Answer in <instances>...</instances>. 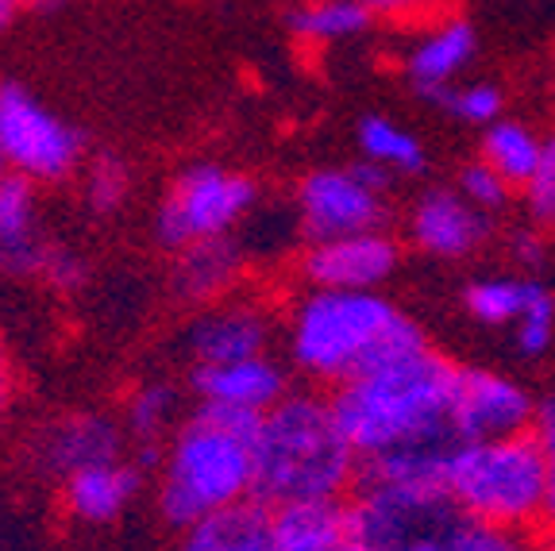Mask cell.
Here are the masks:
<instances>
[{
  "mask_svg": "<svg viewBox=\"0 0 555 551\" xmlns=\"http://www.w3.org/2000/svg\"><path fill=\"white\" fill-rule=\"evenodd\" d=\"M289 371L312 386L339 382L425 351L428 336L409 312L378 290H305L286 309Z\"/></svg>",
  "mask_w": 555,
  "mask_h": 551,
  "instance_id": "cell-1",
  "label": "cell"
},
{
  "mask_svg": "<svg viewBox=\"0 0 555 551\" xmlns=\"http://www.w3.org/2000/svg\"><path fill=\"white\" fill-rule=\"evenodd\" d=\"M455 371L460 367L428 344L425 351L382 362L328 389L332 413L356 456L366 463L413 444H451Z\"/></svg>",
  "mask_w": 555,
  "mask_h": 551,
  "instance_id": "cell-2",
  "label": "cell"
},
{
  "mask_svg": "<svg viewBox=\"0 0 555 551\" xmlns=\"http://www.w3.org/2000/svg\"><path fill=\"white\" fill-rule=\"evenodd\" d=\"M262 417L193 406L158 451V509L185 533L224 505L255 498V432Z\"/></svg>",
  "mask_w": 555,
  "mask_h": 551,
  "instance_id": "cell-3",
  "label": "cell"
},
{
  "mask_svg": "<svg viewBox=\"0 0 555 551\" xmlns=\"http://www.w3.org/2000/svg\"><path fill=\"white\" fill-rule=\"evenodd\" d=\"M363 459L347 444L328 394L289 389L255 432V498L267 505L347 498Z\"/></svg>",
  "mask_w": 555,
  "mask_h": 551,
  "instance_id": "cell-4",
  "label": "cell"
},
{
  "mask_svg": "<svg viewBox=\"0 0 555 551\" xmlns=\"http://www.w3.org/2000/svg\"><path fill=\"white\" fill-rule=\"evenodd\" d=\"M547 471L532 432L455 444L448 459V498L463 517L532 533L544 528Z\"/></svg>",
  "mask_w": 555,
  "mask_h": 551,
  "instance_id": "cell-5",
  "label": "cell"
},
{
  "mask_svg": "<svg viewBox=\"0 0 555 551\" xmlns=\"http://www.w3.org/2000/svg\"><path fill=\"white\" fill-rule=\"evenodd\" d=\"M259 185L247 174L220 163H193L170 181L155 213V240L166 251H185L193 243L235 235L251 216Z\"/></svg>",
  "mask_w": 555,
  "mask_h": 551,
  "instance_id": "cell-6",
  "label": "cell"
},
{
  "mask_svg": "<svg viewBox=\"0 0 555 551\" xmlns=\"http://www.w3.org/2000/svg\"><path fill=\"white\" fill-rule=\"evenodd\" d=\"M398 174L359 158L351 166H324L297 185V232L309 240H336L356 232H386L390 185Z\"/></svg>",
  "mask_w": 555,
  "mask_h": 551,
  "instance_id": "cell-7",
  "label": "cell"
},
{
  "mask_svg": "<svg viewBox=\"0 0 555 551\" xmlns=\"http://www.w3.org/2000/svg\"><path fill=\"white\" fill-rule=\"evenodd\" d=\"M0 158L4 170L35 181L59 185L74 178L86 163V139L74 124L54 116L31 89L0 86Z\"/></svg>",
  "mask_w": 555,
  "mask_h": 551,
  "instance_id": "cell-8",
  "label": "cell"
},
{
  "mask_svg": "<svg viewBox=\"0 0 555 551\" xmlns=\"http://www.w3.org/2000/svg\"><path fill=\"white\" fill-rule=\"evenodd\" d=\"M532 394L509 374L486 371V367H460L455 394H451V432L460 444L475 439H505L532 432L537 421Z\"/></svg>",
  "mask_w": 555,
  "mask_h": 551,
  "instance_id": "cell-9",
  "label": "cell"
},
{
  "mask_svg": "<svg viewBox=\"0 0 555 551\" xmlns=\"http://www.w3.org/2000/svg\"><path fill=\"white\" fill-rule=\"evenodd\" d=\"M278 336V312L251 293H228L220 302L201 305L185 328V347L193 362H232L270 355Z\"/></svg>",
  "mask_w": 555,
  "mask_h": 551,
  "instance_id": "cell-10",
  "label": "cell"
},
{
  "mask_svg": "<svg viewBox=\"0 0 555 551\" xmlns=\"http://www.w3.org/2000/svg\"><path fill=\"white\" fill-rule=\"evenodd\" d=\"M401 262L390 232H356L336 240H309L297 255L305 290H382Z\"/></svg>",
  "mask_w": 555,
  "mask_h": 551,
  "instance_id": "cell-11",
  "label": "cell"
},
{
  "mask_svg": "<svg viewBox=\"0 0 555 551\" xmlns=\"http://www.w3.org/2000/svg\"><path fill=\"white\" fill-rule=\"evenodd\" d=\"M448 513H455L448 494H421V490H405V486L371 483V478H359L356 490H351L356 536L382 543V548L390 551H401L413 536L433 528Z\"/></svg>",
  "mask_w": 555,
  "mask_h": 551,
  "instance_id": "cell-12",
  "label": "cell"
},
{
  "mask_svg": "<svg viewBox=\"0 0 555 551\" xmlns=\"http://www.w3.org/2000/svg\"><path fill=\"white\" fill-rule=\"evenodd\" d=\"M405 232L421 255L443 262H460L470 259L494 225H490V213L475 208L460 190H448V185H433L421 197L413 201L405 216Z\"/></svg>",
  "mask_w": 555,
  "mask_h": 551,
  "instance_id": "cell-13",
  "label": "cell"
},
{
  "mask_svg": "<svg viewBox=\"0 0 555 551\" xmlns=\"http://www.w3.org/2000/svg\"><path fill=\"white\" fill-rule=\"evenodd\" d=\"M289 389H294L289 386V367L270 359V355H251V359L232 362H193L190 367V394L197 406L267 417Z\"/></svg>",
  "mask_w": 555,
  "mask_h": 551,
  "instance_id": "cell-14",
  "label": "cell"
},
{
  "mask_svg": "<svg viewBox=\"0 0 555 551\" xmlns=\"http://www.w3.org/2000/svg\"><path fill=\"white\" fill-rule=\"evenodd\" d=\"M124 444H128V432L116 417L66 413L31 439V471L62 483L81 466L124 456Z\"/></svg>",
  "mask_w": 555,
  "mask_h": 551,
  "instance_id": "cell-15",
  "label": "cell"
},
{
  "mask_svg": "<svg viewBox=\"0 0 555 551\" xmlns=\"http://www.w3.org/2000/svg\"><path fill=\"white\" fill-rule=\"evenodd\" d=\"M54 243L43 235L39 185L20 174H0V274L4 278H43Z\"/></svg>",
  "mask_w": 555,
  "mask_h": 551,
  "instance_id": "cell-16",
  "label": "cell"
},
{
  "mask_svg": "<svg viewBox=\"0 0 555 551\" xmlns=\"http://www.w3.org/2000/svg\"><path fill=\"white\" fill-rule=\"evenodd\" d=\"M62 509L78 525H113L135 505L139 490H143V471L131 463L128 456L101 459L69 478H62Z\"/></svg>",
  "mask_w": 555,
  "mask_h": 551,
  "instance_id": "cell-17",
  "label": "cell"
},
{
  "mask_svg": "<svg viewBox=\"0 0 555 551\" xmlns=\"http://www.w3.org/2000/svg\"><path fill=\"white\" fill-rule=\"evenodd\" d=\"M270 525H274V551H344L356 540L351 494L270 505Z\"/></svg>",
  "mask_w": 555,
  "mask_h": 551,
  "instance_id": "cell-18",
  "label": "cell"
},
{
  "mask_svg": "<svg viewBox=\"0 0 555 551\" xmlns=\"http://www.w3.org/2000/svg\"><path fill=\"white\" fill-rule=\"evenodd\" d=\"M247 270V251L235 235H220V240L193 243L185 251H173V270L170 282L173 293L185 305H212L228 293H235V285L243 282Z\"/></svg>",
  "mask_w": 555,
  "mask_h": 551,
  "instance_id": "cell-19",
  "label": "cell"
},
{
  "mask_svg": "<svg viewBox=\"0 0 555 551\" xmlns=\"http://www.w3.org/2000/svg\"><path fill=\"white\" fill-rule=\"evenodd\" d=\"M475 51H478L475 27H470L467 20H451V24L428 31L425 39L413 47V54H409V62H405V74L416 93L425 97V101H436L440 89L455 86V78L470 66Z\"/></svg>",
  "mask_w": 555,
  "mask_h": 551,
  "instance_id": "cell-20",
  "label": "cell"
},
{
  "mask_svg": "<svg viewBox=\"0 0 555 551\" xmlns=\"http://www.w3.org/2000/svg\"><path fill=\"white\" fill-rule=\"evenodd\" d=\"M182 551H274L270 505L259 498H243L208 513L182 533Z\"/></svg>",
  "mask_w": 555,
  "mask_h": 551,
  "instance_id": "cell-21",
  "label": "cell"
},
{
  "mask_svg": "<svg viewBox=\"0 0 555 551\" xmlns=\"http://www.w3.org/2000/svg\"><path fill=\"white\" fill-rule=\"evenodd\" d=\"M401 551H537V543L529 540V533L486 525V521L463 517L455 509L443 521H436L433 528L413 536Z\"/></svg>",
  "mask_w": 555,
  "mask_h": 551,
  "instance_id": "cell-22",
  "label": "cell"
},
{
  "mask_svg": "<svg viewBox=\"0 0 555 551\" xmlns=\"http://www.w3.org/2000/svg\"><path fill=\"white\" fill-rule=\"evenodd\" d=\"M178 389L170 382H139L128 397H124L120 424L128 432V444H139L143 451L158 456L170 432L178 428Z\"/></svg>",
  "mask_w": 555,
  "mask_h": 551,
  "instance_id": "cell-23",
  "label": "cell"
},
{
  "mask_svg": "<svg viewBox=\"0 0 555 551\" xmlns=\"http://www.w3.org/2000/svg\"><path fill=\"white\" fill-rule=\"evenodd\" d=\"M544 151V139L520 120H494L482 128V158L509 181L513 190H525V181L532 178Z\"/></svg>",
  "mask_w": 555,
  "mask_h": 551,
  "instance_id": "cell-24",
  "label": "cell"
},
{
  "mask_svg": "<svg viewBox=\"0 0 555 551\" xmlns=\"http://www.w3.org/2000/svg\"><path fill=\"white\" fill-rule=\"evenodd\" d=\"M289 31L317 43H336V39H356L374 24V12L363 0H309L297 4L286 16Z\"/></svg>",
  "mask_w": 555,
  "mask_h": 551,
  "instance_id": "cell-25",
  "label": "cell"
},
{
  "mask_svg": "<svg viewBox=\"0 0 555 551\" xmlns=\"http://www.w3.org/2000/svg\"><path fill=\"white\" fill-rule=\"evenodd\" d=\"M359 155L386 166L393 174H421L425 170V146L413 131L393 124L390 116H363L359 120Z\"/></svg>",
  "mask_w": 555,
  "mask_h": 551,
  "instance_id": "cell-26",
  "label": "cell"
},
{
  "mask_svg": "<svg viewBox=\"0 0 555 551\" xmlns=\"http://www.w3.org/2000/svg\"><path fill=\"white\" fill-rule=\"evenodd\" d=\"M529 285L532 278H475V282L463 290V309H467L470 320L486 328H513L529 302Z\"/></svg>",
  "mask_w": 555,
  "mask_h": 551,
  "instance_id": "cell-27",
  "label": "cell"
},
{
  "mask_svg": "<svg viewBox=\"0 0 555 551\" xmlns=\"http://www.w3.org/2000/svg\"><path fill=\"white\" fill-rule=\"evenodd\" d=\"M513 344L525 359H540L555 344V293L537 278L529 285V302H525L517 324H513Z\"/></svg>",
  "mask_w": 555,
  "mask_h": 551,
  "instance_id": "cell-28",
  "label": "cell"
},
{
  "mask_svg": "<svg viewBox=\"0 0 555 551\" xmlns=\"http://www.w3.org/2000/svg\"><path fill=\"white\" fill-rule=\"evenodd\" d=\"M86 208L93 216H113L128 205L131 197V174L124 166V158L116 155H96L93 163L86 166Z\"/></svg>",
  "mask_w": 555,
  "mask_h": 551,
  "instance_id": "cell-29",
  "label": "cell"
},
{
  "mask_svg": "<svg viewBox=\"0 0 555 551\" xmlns=\"http://www.w3.org/2000/svg\"><path fill=\"white\" fill-rule=\"evenodd\" d=\"M443 113H451L463 124H478V128H490L494 120H502V89L486 86V81H475V86H448L436 93V101Z\"/></svg>",
  "mask_w": 555,
  "mask_h": 551,
  "instance_id": "cell-30",
  "label": "cell"
},
{
  "mask_svg": "<svg viewBox=\"0 0 555 551\" xmlns=\"http://www.w3.org/2000/svg\"><path fill=\"white\" fill-rule=\"evenodd\" d=\"M460 193L470 201L475 208H482V213H502L505 205L513 201V185L502 178V174L494 170V166L486 163V158H478V163L463 166L460 174Z\"/></svg>",
  "mask_w": 555,
  "mask_h": 551,
  "instance_id": "cell-31",
  "label": "cell"
},
{
  "mask_svg": "<svg viewBox=\"0 0 555 551\" xmlns=\"http://www.w3.org/2000/svg\"><path fill=\"white\" fill-rule=\"evenodd\" d=\"M525 208L537 228H555V131L544 139L537 170L525 181Z\"/></svg>",
  "mask_w": 555,
  "mask_h": 551,
  "instance_id": "cell-32",
  "label": "cell"
},
{
  "mask_svg": "<svg viewBox=\"0 0 555 551\" xmlns=\"http://www.w3.org/2000/svg\"><path fill=\"white\" fill-rule=\"evenodd\" d=\"M532 436H537L540 456H544V471H547V494H544V533H547V528H555V394L544 397L537 406Z\"/></svg>",
  "mask_w": 555,
  "mask_h": 551,
  "instance_id": "cell-33",
  "label": "cell"
},
{
  "mask_svg": "<svg viewBox=\"0 0 555 551\" xmlns=\"http://www.w3.org/2000/svg\"><path fill=\"white\" fill-rule=\"evenodd\" d=\"M39 282L51 285V290H59V293H78L81 285L89 282V262L81 259L78 251H69V247H62V243H54L51 259H47L43 278H39Z\"/></svg>",
  "mask_w": 555,
  "mask_h": 551,
  "instance_id": "cell-34",
  "label": "cell"
},
{
  "mask_svg": "<svg viewBox=\"0 0 555 551\" xmlns=\"http://www.w3.org/2000/svg\"><path fill=\"white\" fill-rule=\"evenodd\" d=\"M513 259L520 262V267L537 270L540 262H544V235L537 232V228H520L517 235H513Z\"/></svg>",
  "mask_w": 555,
  "mask_h": 551,
  "instance_id": "cell-35",
  "label": "cell"
},
{
  "mask_svg": "<svg viewBox=\"0 0 555 551\" xmlns=\"http://www.w3.org/2000/svg\"><path fill=\"white\" fill-rule=\"evenodd\" d=\"M12 389H16V371H12L9 347H4V339H0V417H4V409H9Z\"/></svg>",
  "mask_w": 555,
  "mask_h": 551,
  "instance_id": "cell-36",
  "label": "cell"
},
{
  "mask_svg": "<svg viewBox=\"0 0 555 551\" xmlns=\"http://www.w3.org/2000/svg\"><path fill=\"white\" fill-rule=\"evenodd\" d=\"M363 4L374 12V16H398V12L416 9V4H421V0H363Z\"/></svg>",
  "mask_w": 555,
  "mask_h": 551,
  "instance_id": "cell-37",
  "label": "cell"
},
{
  "mask_svg": "<svg viewBox=\"0 0 555 551\" xmlns=\"http://www.w3.org/2000/svg\"><path fill=\"white\" fill-rule=\"evenodd\" d=\"M20 9H24V0H0V31H4L12 20H16Z\"/></svg>",
  "mask_w": 555,
  "mask_h": 551,
  "instance_id": "cell-38",
  "label": "cell"
},
{
  "mask_svg": "<svg viewBox=\"0 0 555 551\" xmlns=\"http://www.w3.org/2000/svg\"><path fill=\"white\" fill-rule=\"evenodd\" d=\"M344 551H390V548H382V543H371V540H363V536H356Z\"/></svg>",
  "mask_w": 555,
  "mask_h": 551,
  "instance_id": "cell-39",
  "label": "cell"
},
{
  "mask_svg": "<svg viewBox=\"0 0 555 551\" xmlns=\"http://www.w3.org/2000/svg\"><path fill=\"white\" fill-rule=\"evenodd\" d=\"M537 551H555V528H547L544 540L537 543Z\"/></svg>",
  "mask_w": 555,
  "mask_h": 551,
  "instance_id": "cell-40",
  "label": "cell"
},
{
  "mask_svg": "<svg viewBox=\"0 0 555 551\" xmlns=\"http://www.w3.org/2000/svg\"><path fill=\"white\" fill-rule=\"evenodd\" d=\"M24 4H35V9H54L59 0H24Z\"/></svg>",
  "mask_w": 555,
  "mask_h": 551,
  "instance_id": "cell-41",
  "label": "cell"
},
{
  "mask_svg": "<svg viewBox=\"0 0 555 551\" xmlns=\"http://www.w3.org/2000/svg\"><path fill=\"white\" fill-rule=\"evenodd\" d=\"M0 174H4V158H0Z\"/></svg>",
  "mask_w": 555,
  "mask_h": 551,
  "instance_id": "cell-42",
  "label": "cell"
}]
</instances>
